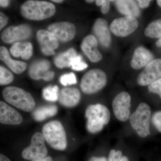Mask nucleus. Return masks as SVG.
Here are the masks:
<instances>
[{
  "mask_svg": "<svg viewBox=\"0 0 161 161\" xmlns=\"http://www.w3.org/2000/svg\"><path fill=\"white\" fill-rule=\"evenodd\" d=\"M87 119L86 129L93 134L100 132L108 124L111 114L108 109L101 104L90 105L85 111Z\"/></svg>",
  "mask_w": 161,
  "mask_h": 161,
  "instance_id": "nucleus-1",
  "label": "nucleus"
},
{
  "mask_svg": "<svg viewBox=\"0 0 161 161\" xmlns=\"http://www.w3.org/2000/svg\"><path fill=\"white\" fill-rule=\"evenodd\" d=\"M22 15L28 19L40 21L51 17L56 9L53 4L46 1H26L21 6Z\"/></svg>",
  "mask_w": 161,
  "mask_h": 161,
  "instance_id": "nucleus-2",
  "label": "nucleus"
},
{
  "mask_svg": "<svg viewBox=\"0 0 161 161\" xmlns=\"http://www.w3.org/2000/svg\"><path fill=\"white\" fill-rule=\"evenodd\" d=\"M5 101L12 105L26 112H31L35 107L34 99L29 93L18 87H6L3 90Z\"/></svg>",
  "mask_w": 161,
  "mask_h": 161,
  "instance_id": "nucleus-3",
  "label": "nucleus"
},
{
  "mask_svg": "<svg viewBox=\"0 0 161 161\" xmlns=\"http://www.w3.org/2000/svg\"><path fill=\"white\" fill-rule=\"evenodd\" d=\"M42 134L47 143L55 150L63 151L66 149V132L60 122L51 121L44 125L42 128Z\"/></svg>",
  "mask_w": 161,
  "mask_h": 161,
  "instance_id": "nucleus-4",
  "label": "nucleus"
},
{
  "mask_svg": "<svg viewBox=\"0 0 161 161\" xmlns=\"http://www.w3.org/2000/svg\"><path fill=\"white\" fill-rule=\"evenodd\" d=\"M151 110L145 103L139 105L135 112L130 115V122L132 128L139 136L145 138L150 135V122Z\"/></svg>",
  "mask_w": 161,
  "mask_h": 161,
  "instance_id": "nucleus-5",
  "label": "nucleus"
},
{
  "mask_svg": "<svg viewBox=\"0 0 161 161\" xmlns=\"http://www.w3.org/2000/svg\"><path fill=\"white\" fill-rule=\"evenodd\" d=\"M107 82L105 73L101 69L90 70L83 75L80 85L82 92L86 94L97 93L103 89Z\"/></svg>",
  "mask_w": 161,
  "mask_h": 161,
  "instance_id": "nucleus-6",
  "label": "nucleus"
},
{
  "mask_svg": "<svg viewBox=\"0 0 161 161\" xmlns=\"http://www.w3.org/2000/svg\"><path fill=\"white\" fill-rule=\"evenodd\" d=\"M44 142L45 138L42 133H35L32 136L30 145L25 148L22 152L23 158L32 161L45 157L47 150Z\"/></svg>",
  "mask_w": 161,
  "mask_h": 161,
  "instance_id": "nucleus-7",
  "label": "nucleus"
},
{
  "mask_svg": "<svg viewBox=\"0 0 161 161\" xmlns=\"http://www.w3.org/2000/svg\"><path fill=\"white\" fill-rule=\"evenodd\" d=\"M138 25V21L136 18L125 16L113 20L110 25V29L115 36L123 37L132 33Z\"/></svg>",
  "mask_w": 161,
  "mask_h": 161,
  "instance_id": "nucleus-8",
  "label": "nucleus"
},
{
  "mask_svg": "<svg viewBox=\"0 0 161 161\" xmlns=\"http://www.w3.org/2000/svg\"><path fill=\"white\" fill-rule=\"evenodd\" d=\"M131 96L126 92L119 93L112 102V107L115 116L119 120L126 121L130 119Z\"/></svg>",
  "mask_w": 161,
  "mask_h": 161,
  "instance_id": "nucleus-9",
  "label": "nucleus"
},
{
  "mask_svg": "<svg viewBox=\"0 0 161 161\" xmlns=\"http://www.w3.org/2000/svg\"><path fill=\"white\" fill-rule=\"evenodd\" d=\"M161 78V58L154 59L138 75L137 82L141 86L150 85Z\"/></svg>",
  "mask_w": 161,
  "mask_h": 161,
  "instance_id": "nucleus-10",
  "label": "nucleus"
},
{
  "mask_svg": "<svg viewBox=\"0 0 161 161\" xmlns=\"http://www.w3.org/2000/svg\"><path fill=\"white\" fill-rule=\"evenodd\" d=\"M31 34V29L29 25L20 24L6 28L2 32L1 38L5 43H10L26 40L30 36Z\"/></svg>",
  "mask_w": 161,
  "mask_h": 161,
  "instance_id": "nucleus-11",
  "label": "nucleus"
},
{
  "mask_svg": "<svg viewBox=\"0 0 161 161\" xmlns=\"http://www.w3.org/2000/svg\"><path fill=\"white\" fill-rule=\"evenodd\" d=\"M47 29L58 40L62 42L70 41L75 37L76 32L75 25L67 22L53 23L48 26Z\"/></svg>",
  "mask_w": 161,
  "mask_h": 161,
  "instance_id": "nucleus-12",
  "label": "nucleus"
},
{
  "mask_svg": "<svg viewBox=\"0 0 161 161\" xmlns=\"http://www.w3.org/2000/svg\"><path fill=\"white\" fill-rule=\"evenodd\" d=\"M37 39L41 51L47 56L54 55V50L58 48L59 43L56 36L48 31L40 30L37 32Z\"/></svg>",
  "mask_w": 161,
  "mask_h": 161,
  "instance_id": "nucleus-13",
  "label": "nucleus"
},
{
  "mask_svg": "<svg viewBox=\"0 0 161 161\" xmlns=\"http://www.w3.org/2000/svg\"><path fill=\"white\" fill-rule=\"evenodd\" d=\"M93 32L95 37L104 47H108L112 42L111 31L106 20L102 18H98L95 21L93 25Z\"/></svg>",
  "mask_w": 161,
  "mask_h": 161,
  "instance_id": "nucleus-14",
  "label": "nucleus"
},
{
  "mask_svg": "<svg viewBox=\"0 0 161 161\" xmlns=\"http://www.w3.org/2000/svg\"><path fill=\"white\" fill-rule=\"evenodd\" d=\"M81 48L84 53L92 62H98L102 58V55L98 49L97 39L93 35H89L84 38Z\"/></svg>",
  "mask_w": 161,
  "mask_h": 161,
  "instance_id": "nucleus-15",
  "label": "nucleus"
},
{
  "mask_svg": "<svg viewBox=\"0 0 161 161\" xmlns=\"http://www.w3.org/2000/svg\"><path fill=\"white\" fill-rule=\"evenodd\" d=\"M23 117L14 108L3 101L0 102V122L5 125H19Z\"/></svg>",
  "mask_w": 161,
  "mask_h": 161,
  "instance_id": "nucleus-16",
  "label": "nucleus"
},
{
  "mask_svg": "<svg viewBox=\"0 0 161 161\" xmlns=\"http://www.w3.org/2000/svg\"><path fill=\"white\" fill-rule=\"evenodd\" d=\"M151 52L143 46H139L134 50L131 62V66L135 69H141L148 65L153 59Z\"/></svg>",
  "mask_w": 161,
  "mask_h": 161,
  "instance_id": "nucleus-17",
  "label": "nucleus"
},
{
  "mask_svg": "<svg viewBox=\"0 0 161 161\" xmlns=\"http://www.w3.org/2000/svg\"><path fill=\"white\" fill-rule=\"evenodd\" d=\"M80 91L75 87L64 88L59 92L58 100L64 106L72 108L76 106L80 101Z\"/></svg>",
  "mask_w": 161,
  "mask_h": 161,
  "instance_id": "nucleus-18",
  "label": "nucleus"
},
{
  "mask_svg": "<svg viewBox=\"0 0 161 161\" xmlns=\"http://www.w3.org/2000/svg\"><path fill=\"white\" fill-rule=\"evenodd\" d=\"M114 2L118 11L126 16L136 18L138 17L140 15V9L136 1L117 0Z\"/></svg>",
  "mask_w": 161,
  "mask_h": 161,
  "instance_id": "nucleus-19",
  "label": "nucleus"
},
{
  "mask_svg": "<svg viewBox=\"0 0 161 161\" xmlns=\"http://www.w3.org/2000/svg\"><path fill=\"white\" fill-rule=\"evenodd\" d=\"M0 59L15 74H21L26 69V64L23 61L13 60L8 50L5 47H0Z\"/></svg>",
  "mask_w": 161,
  "mask_h": 161,
  "instance_id": "nucleus-20",
  "label": "nucleus"
},
{
  "mask_svg": "<svg viewBox=\"0 0 161 161\" xmlns=\"http://www.w3.org/2000/svg\"><path fill=\"white\" fill-rule=\"evenodd\" d=\"M50 63L47 60H41L36 61L30 67L29 75L33 80L43 79V75L48 71Z\"/></svg>",
  "mask_w": 161,
  "mask_h": 161,
  "instance_id": "nucleus-21",
  "label": "nucleus"
},
{
  "mask_svg": "<svg viewBox=\"0 0 161 161\" xmlns=\"http://www.w3.org/2000/svg\"><path fill=\"white\" fill-rule=\"evenodd\" d=\"M58 112L56 105H48L39 107L33 110L32 115L35 120L42 121L47 118L54 116Z\"/></svg>",
  "mask_w": 161,
  "mask_h": 161,
  "instance_id": "nucleus-22",
  "label": "nucleus"
},
{
  "mask_svg": "<svg viewBox=\"0 0 161 161\" xmlns=\"http://www.w3.org/2000/svg\"><path fill=\"white\" fill-rule=\"evenodd\" d=\"M77 55H78V54L74 48H69L66 52L61 53L55 58V64L60 69L69 67L72 59Z\"/></svg>",
  "mask_w": 161,
  "mask_h": 161,
  "instance_id": "nucleus-23",
  "label": "nucleus"
},
{
  "mask_svg": "<svg viewBox=\"0 0 161 161\" xmlns=\"http://www.w3.org/2000/svg\"><path fill=\"white\" fill-rule=\"evenodd\" d=\"M145 36L151 38H161V19L154 20L148 25L144 32Z\"/></svg>",
  "mask_w": 161,
  "mask_h": 161,
  "instance_id": "nucleus-24",
  "label": "nucleus"
},
{
  "mask_svg": "<svg viewBox=\"0 0 161 161\" xmlns=\"http://www.w3.org/2000/svg\"><path fill=\"white\" fill-rule=\"evenodd\" d=\"M59 88L57 86H48L44 88L43 91V98L47 100L55 102L58 100Z\"/></svg>",
  "mask_w": 161,
  "mask_h": 161,
  "instance_id": "nucleus-25",
  "label": "nucleus"
},
{
  "mask_svg": "<svg viewBox=\"0 0 161 161\" xmlns=\"http://www.w3.org/2000/svg\"><path fill=\"white\" fill-rule=\"evenodd\" d=\"M20 56L24 60H28L32 55L33 47L31 43L25 42L19 43Z\"/></svg>",
  "mask_w": 161,
  "mask_h": 161,
  "instance_id": "nucleus-26",
  "label": "nucleus"
},
{
  "mask_svg": "<svg viewBox=\"0 0 161 161\" xmlns=\"http://www.w3.org/2000/svg\"><path fill=\"white\" fill-rule=\"evenodd\" d=\"M14 76L12 74L4 67H0V84L6 85L12 82Z\"/></svg>",
  "mask_w": 161,
  "mask_h": 161,
  "instance_id": "nucleus-27",
  "label": "nucleus"
},
{
  "mask_svg": "<svg viewBox=\"0 0 161 161\" xmlns=\"http://www.w3.org/2000/svg\"><path fill=\"white\" fill-rule=\"evenodd\" d=\"M70 67L72 69L76 71H81L86 69L88 65L82 60V58L80 55H77L73 58L71 61Z\"/></svg>",
  "mask_w": 161,
  "mask_h": 161,
  "instance_id": "nucleus-28",
  "label": "nucleus"
},
{
  "mask_svg": "<svg viewBox=\"0 0 161 161\" xmlns=\"http://www.w3.org/2000/svg\"><path fill=\"white\" fill-rule=\"evenodd\" d=\"M60 83L64 86L75 84L77 82L76 76L73 73L62 75L60 78Z\"/></svg>",
  "mask_w": 161,
  "mask_h": 161,
  "instance_id": "nucleus-29",
  "label": "nucleus"
},
{
  "mask_svg": "<svg viewBox=\"0 0 161 161\" xmlns=\"http://www.w3.org/2000/svg\"><path fill=\"white\" fill-rule=\"evenodd\" d=\"M148 90L151 93L158 95L161 99V78L149 85Z\"/></svg>",
  "mask_w": 161,
  "mask_h": 161,
  "instance_id": "nucleus-30",
  "label": "nucleus"
},
{
  "mask_svg": "<svg viewBox=\"0 0 161 161\" xmlns=\"http://www.w3.org/2000/svg\"><path fill=\"white\" fill-rule=\"evenodd\" d=\"M151 121L156 130L161 132V111L155 112L153 114Z\"/></svg>",
  "mask_w": 161,
  "mask_h": 161,
  "instance_id": "nucleus-31",
  "label": "nucleus"
},
{
  "mask_svg": "<svg viewBox=\"0 0 161 161\" xmlns=\"http://www.w3.org/2000/svg\"><path fill=\"white\" fill-rule=\"evenodd\" d=\"M98 6H101V11L103 14L108 13L110 9V1L106 0H97L95 1Z\"/></svg>",
  "mask_w": 161,
  "mask_h": 161,
  "instance_id": "nucleus-32",
  "label": "nucleus"
},
{
  "mask_svg": "<svg viewBox=\"0 0 161 161\" xmlns=\"http://www.w3.org/2000/svg\"><path fill=\"white\" fill-rule=\"evenodd\" d=\"M122 156V153L120 150H112L109 154L108 161H120Z\"/></svg>",
  "mask_w": 161,
  "mask_h": 161,
  "instance_id": "nucleus-33",
  "label": "nucleus"
},
{
  "mask_svg": "<svg viewBox=\"0 0 161 161\" xmlns=\"http://www.w3.org/2000/svg\"><path fill=\"white\" fill-rule=\"evenodd\" d=\"M10 52L12 56L15 58H19L20 57L19 42H16L10 48Z\"/></svg>",
  "mask_w": 161,
  "mask_h": 161,
  "instance_id": "nucleus-34",
  "label": "nucleus"
},
{
  "mask_svg": "<svg viewBox=\"0 0 161 161\" xmlns=\"http://www.w3.org/2000/svg\"><path fill=\"white\" fill-rule=\"evenodd\" d=\"M9 18L3 12L0 13V29L3 28L8 23Z\"/></svg>",
  "mask_w": 161,
  "mask_h": 161,
  "instance_id": "nucleus-35",
  "label": "nucleus"
},
{
  "mask_svg": "<svg viewBox=\"0 0 161 161\" xmlns=\"http://www.w3.org/2000/svg\"><path fill=\"white\" fill-rule=\"evenodd\" d=\"M54 72L48 71L43 75V79L46 81H50L53 79L54 77Z\"/></svg>",
  "mask_w": 161,
  "mask_h": 161,
  "instance_id": "nucleus-36",
  "label": "nucleus"
},
{
  "mask_svg": "<svg viewBox=\"0 0 161 161\" xmlns=\"http://www.w3.org/2000/svg\"><path fill=\"white\" fill-rule=\"evenodd\" d=\"M137 2H138V6L140 8L142 9H145L149 6L151 1H147V0H139Z\"/></svg>",
  "mask_w": 161,
  "mask_h": 161,
  "instance_id": "nucleus-37",
  "label": "nucleus"
},
{
  "mask_svg": "<svg viewBox=\"0 0 161 161\" xmlns=\"http://www.w3.org/2000/svg\"><path fill=\"white\" fill-rule=\"evenodd\" d=\"M88 161H108V159L105 157H92Z\"/></svg>",
  "mask_w": 161,
  "mask_h": 161,
  "instance_id": "nucleus-38",
  "label": "nucleus"
},
{
  "mask_svg": "<svg viewBox=\"0 0 161 161\" xmlns=\"http://www.w3.org/2000/svg\"><path fill=\"white\" fill-rule=\"evenodd\" d=\"M9 1L8 0H1L0 1V5L3 7H7L9 5Z\"/></svg>",
  "mask_w": 161,
  "mask_h": 161,
  "instance_id": "nucleus-39",
  "label": "nucleus"
},
{
  "mask_svg": "<svg viewBox=\"0 0 161 161\" xmlns=\"http://www.w3.org/2000/svg\"><path fill=\"white\" fill-rule=\"evenodd\" d=\"M31 161H53V159L51 157H45L43 158L40 159L35 160Z\"/></svg>",
  "mask_w": 161,
  "mask_h": 161,
  "instance_id": "nucleus-40",
  "label": "nucleus"
},
{
  "mask_svg": "<svg viewBox=\"0 0 161 161\" xmlns=\"http://www.w3.org/2000/svg\"><path fill=\"white\" fill-rule=\"evenodd\" d=\"M0 161H11L6 156L0 154Z\"/></svg>",
  "mask_w": 161,
  "mask_h": 161,
  "instance_id": "nucleus-41",
  "label": "nucleus"
},
{
  "mask_svg": "<svg viewBox=\"0 0 161 161\" xmlns=\"http://www.w3.org/2000/svg\"><path fill=\"white\" fill-rule=\"evenodd\" d=\"M156 45L158 47H161V38L159 39V40L157 41Z\"/></svg>",
  "mask_w": 161,
  "mask_h": 161,
  "instance_id": "nucleus-42",
  "label": "nucleus"
},
{
  "mask_svg": "<svg viewBox=\"0 0 161 161\" xmlns=\"http://www.w3.org/2000/svg\"><path fill=\"white\" fill-rule=\"evenodd\" d=\"M120 161H130V160H129V158L125 156H124L121 158Z\"/></svg>",
  "mask_w": 161,
  "mask_h": 161,
  "instance_id": "nucleus-43",
  "label": "nucleus"
},
{
  "mask_svg": "<svg viewBox=\"0 0 161 161\" xmlns=\"http://www.w3.org/2000/svg\"><path fill=\"white\" fill-rule=\"evenodd\" d=\"M52 1L56 3H61L63 2V1H62V0H53Z\"/></svg>",
  "mask_w": 161,
  "mask_h": 161,
  "instance_id": "nucleus-44",
  "label": "nucleus"
},
{
  "mask_svg": "<svg viewBox=\"0 0 161 161\" xmlns=\"http://www.w3.org/2000/svg\"><path fill=\"white\" fill-rule=\"evenodd\" d=\"M157 3L158 5L161 7V0H158L157 1Z\"/></svg>",
  "mask_w": 161,
  "mask_h": 161,
  "instance_id": "nucleus-45",
  "label": "nucleus"
},
{
  "mask_svg": "<svg viewBox=\"0 0 161 161\" xmlns=\"http://www.w3.org/2000/svg\"><path fill=\"white\" fill-rule=\"evenodd\" d=\"M86 2L88 3H93V2H94V1H92V0H87Z\"/></svg>",
  "mask_w": 161,
  "mask_h": 161,
  "instance_id": "nucleus-46",
  "label": "nucleus"
}]
</instances>
